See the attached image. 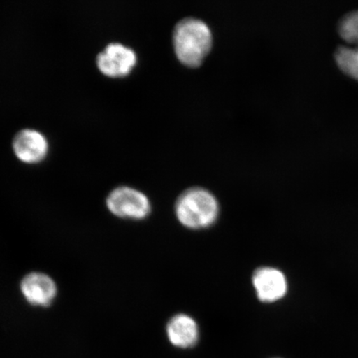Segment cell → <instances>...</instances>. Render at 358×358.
I'll return each mask as SVG.
<instances>
[{
  "mask_svg": "<svg viewBox=\"0 0 358 358\" xmlns=\"http://www.w3.org/2000/svg\"><path fill=\"white\" fill-rule=\"evenodd\" d=\"M173 43L174 51L182 64L199 66L212 48V31L204 21L185 17L174 27Z\"/></svg>",
  "mask_w": 358,
  "mask_h": 358,
  "instance_id": "6da1fadb",
  "label": "cell"
},
{
  "mask_svg": "<svg viewBox=\"0 0 358 358\" xmlns=\"http://www.w3.org/2000/svg\"><path fill=\"white\" fill-rule=\"evenodd\" d=\"M176 212L178 221L191 229H203L217 220L219 205L217 199L201 187H192L179 196Z\"/></svg>",
  "mask_w": 358,
  "mask_h": 358,
  "instance_id": "7a4b0ae2",
  "label": "cell"
},
{
  "mask_svg": "<svg viewBox=\"0 0 358 358\" xmlns=\"http://www.w3.org/2000/svg\"><path fill=\"white\" fill-rule=\"evenodd\" d=\"M106 206L115 217L132 220H141L151 211L147 196L128 186H120L112 190L107 196Z\"/></svg>",
  "mask_w": 358,
  "mask_h": 358,
  "instance_id": "3957f363",
  "label": "cell"
},
{
  "mask_svg": "<svg viewBox=\"0 0 358 358\" xmlns=\"http://www.w3.org/2000/svg\"><path fill=\"white\" fill-rule=\"evenodd\" d=\"M136 62L137 55L134 49L118 42L107 44L96 56L98 69L111 78L129 74Z\"/></svg>",
  "mask_w": 358,
  "mask_h": 358,
  "instance_id": "277c9868",
  "label": "cell"
},
{
  "mask_svg": "<svg viewBox=\"0 0 358 358\" xmlns=\"http://www.w3.org/2000/svg\"><path fill=\"white\" fill-rule=\"evenodd\" d=\"M13 149L22 162L35 164L46 157L48 142L42 132L35 129L25 128L13 137Z\"/></svg>",
  "mask_w": 358,
  "mask_h": 358,
  "instance_id": "5b68a950",
  "label": "cell"
},
{
  "mask_svg": "<svg viewBox=\"0 0 358 358\" xmlns=\"http://www.w3.org/2000/svg\"><path fill=\"white\" fill-rule=\"evenodd\" d=\"M22 296L34 306H51L57 294V285L50 276L33 272L22 279L20 285Z\"/></svg>",
  "mask_w": 358,
  "mask_h": 358,
  "instance_id": "8992f818",
  "label": "cell"
},
{
  "mask_svg": "<svg viewBox=\"0 0 358 358\" xmlns=\"http://www.w3.org/2000/svg\"><path fill=\"white\" fill-rule=\"evenodd\" d=\"M252 281L258 299L264 303L278 301L287 293V280L283 273L277 268H258L254 273Z\"/></svg>",
  "mask_w": 358,
  "mask_h": 358,
  "instance_id": "52a82bcc",
  "label": "cell"
},
{
  "mask_svg": "<svg viewBox=\"0 0 358 358\" xmlns=\"http://www.w3.org/2000/svg\"><path fill=\"white\" fill-rule=\"evenodd\" d=\"M167 334L169 341L178 348H191L199 340L198 324L186 315L172 317L167 326Z\"/></svg>",
  "mask_w": 358,
  "mask_h": 358,
  "instance_id": "ba28073f",
  "label": "cell"
},
{
  "mask_svg": "<svg viewBox=\"0 0 358 358\" xmlns=\"http://www.w3.org/2000/svg\"><path fill=\"white\" fill-rule=\"evenodd\" d=\"M334 57L340 69L358 80V47L340 46Z\"/></svg>",
  "mask_w": 358,
  "mask_h": 358,
  "instance_id": "9c48e42d",
  "label": "cell"
},
{
  "mask_svg": "<svg viewBox=\"0 0 358 358\" xmlns=\"http://www.w3.org/2000/svg\"><path fill=\"white\" fill-rule=\"evenodd\" d=\"M338 33L346 42L358 47V10L348 13L340 20Z\"/></svg>",
  "mask_w": 358,
  "mask_h": 358,
  "instance_id": "30bf717a",
  "label": "cell"
}]
</instances>
